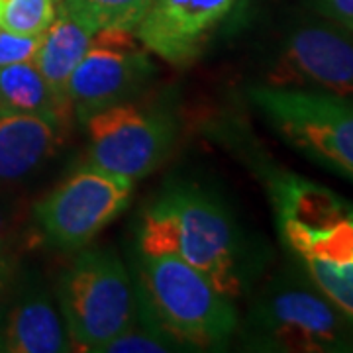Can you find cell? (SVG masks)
Returning <instances> with one entry per match:
<instances>
[{
    "instance_id": "1",
    "label": "cell",
    "mask_w": 353,
    "mask_h": 353,
    "mask_svg": "<svg viewBox=\"0 0 353 353\" xmlns=\"http://www.w3.org/2000/svg\"><path fill=\"white\" fill-rule=\"evenodd\" d=\"M139 253H173L196 267L230 301L252 289L261 269L259 252L238 220L208 189L175 183L143 210L138 226Z\"/></svg>"
},
{
    "instance_id": "2",
    "label": "cell",
    "mask_w": 353,
    "mask_h": 353,
    "mask_svg": "<svg viewBox=\"0 0 353 353\" xmlns=\"http://www.w3.org/2000/svg\"><path fill=\"white\" fill-rule=\"evenodd\" d=\"M261 173L287 259L353 326V202L273 165Z\"/></svg>"
},
{
    "instance_id": "3",
    "label": "cell",
    "mask_w": 353,
    "mask_h": 353,
    "mask_svg": "<svg viewBox=\"0 0 353 353\" xmlns=\"http://www.w3.org/2000/svg\"><path fill=\"white\" fill-rule=\"evenodd\" d=\"M236 334L250 352L353 353L347 318L290 261L255 290Z\"/></svg>"
},
{
    "instance_id": "4",
    "label": "cell",
    "mask_w": 353,
    "mask_h": 353,
    "mask_svg": "<svg viewBox=\"0 0 353 353\" xmlns=\"http://www.w3.org/2000/svg\"><path fill=\"white\" fill-rule=\"evenodd\" d=\"M136 294L141 310L183 350L222 347L238 332V310L196 267L179 255L136 252Z\"/></svg>"
},
{
    "instance_id": "5",
    "label": "cell",
    "mask_w": 353,
    "mask_h": 353,
    "mask_svg": "<svg viewBox=\"0 0 353 353\" xmlns=\"http://www.w3.org/2000/svg\"><path fill=\"white\" fill-rule=\"evenodd\" d=\"M55 296L71 347L104 352L138 316V294L126 265L110 248H83L65 267Z\"/></svg>"
},
{
    "instance_id": "6",
    "label": "cell",
    "mask_w": 353,
    "mask_h": 353,
    "mask_svg": "<svg viewBox=\"0 0 353 353\" xmlns=\"http://www.w3.org/2000/svg\"><path fill=\"white\" fill-rule=\"evenodd\" d=\"M248 97L287 145L353 183V97L261 83Z\"/></svg>"
},
{
    "instance_id": "7",
    "label": "cell",
    "mask_w": 353,
    "mask_h": 353,
    "mask_svg": "<svg viewBox=\"0 0 353 353\" xmlns=\"http://www.w3.org/2000/svg\"><path fill=\"white\" fill-rule=\"evenodd\" d=\"M261 85L353 97V32L310 10L281 26L269 46Z\"/></svg>"
},
{
    "instance_id": "8",
    "label": "cell",
    "mask_w": 353,
    "mask_h": 353,
    "mask_svg": "<svg viewBox=\"0 0 353 353\" xmlns=\"http://www.w3.org/2000/svg\"><path fill=\"white\" fill-rule=\"evenodd\" d=\"M83 124L88 165L134 183L152 175L171 155L179 128L171 108L136 99L94 112Z\"/></svg>"
},
{
    "instance_id": "9",
    "label": "cell",
    "mask_w": 353,
    "mask_h": 353,
    "mask_svg": "<svg viewBox=\"0 0 353 353\" xmlns=\"http://www.w3.org/2000/svg\"><path fill=\"white\" fill-rule=\"evenodd\" d=\"M134 185L87 163L36 202L34 224L50 245L79 252L126 210Z\"/></svg>"
},
{
    "instance_id": "10",
    "label": "cell",
    "mask_w": 353,
    "mask_h": 353,
    "mask_svg": "<svg viewBox=\"0 0 353 353\" xmlns=\"http://www.w3.org/2000/svg\"><path fill=\"white\" fill-rule=\"evenodd\" d=\"M155 73L150 50L132 30L94 32L67 83L69 110L85 122L94 112L138 99Z\"/></svg>"
},
{
    "instance_id": "11",
    "label": "cell",
    "mask_w": 353,
    "mask_h": 353,
    "mask_svg": "<svg viewBox=\"0 0 353 353\" xmlns=\"http://www.w3.org/2000/svg\"><path fill=\"white\" fill-rule=\"evenodd\" d=\"M238 0H152L134 34L143 48L175 67L194 63Z\"/></svg>"
},
{
    "instance_id": "12",
    "label": "cell",
    "mask_w": 353,
    "mask_h": 353,
    "mask_svg": "<svg viewBox=\"0 0 353 353\" xmlns=\"http://www.w3.org/2000/svg\"><path fill=\"white\" fill-rule=\"evenodd\" d=\"M71 350L57 296L36 269L18 263L0 352L63 353Z\"/></svg>"
},
{
    "instance_id": "13",
    "label": "cell",
    "mask_w": 353,
    "mask_h": 353,
    "mask_svg": "<svg viewBox=\"0 0 353 353\" xmlns=\"http://www.w3.org/2000/svg\"><path fill=\"white\" fill-rule=\"evenodd\" d=\"M61 120L39 114H0V189L38 173L61 139Z\"/></svg>"
},
{
    "instance_id": "14",
    "label": "cell",
    "mask_w": 353,
    "mask_h": 353,
    "mask_svg": "<svg viewBox=\"0 0 353 353\" xmlns=\"http://www.w3.org/2000/svg\"><path fill=\"white\" fill-rule=\"evenodd\" d=\"M90 38L92 34L87 28L75 22L63 8V4H59L55 20L39 39L34 65L38 67L51 90L63 102H67V83L83 55L87 53Z\"/></svg>"
},
{
    "instance_id": "15",
    "label": "cell",
    "mask_w": 353,
    "mask_h": 353,
    "mask_svg": "<svg viewBox=\"0 0 353 353\" xmlns=\"http://www.w3.org/2000/svg\"><path fill=\"white\" fill-rule=\"evenodd\" d=\"M0 106L4 112L39 114L61 122L69 112L67 102L51 90L34 61L0 67Z\"/></svg>"
},
{
    "instance_id": "16",
    "label": "cell",
    "mask_w": 353,
    "mask_h": 353,
    "mask_svg": "<svg viewBox=\"0 0 353 353\" xmlns=\"http://www.w3.org/2000/svg\"><path fill=\"white\" fill-rule=\"evenodd\" d=\"M69 16L90 34L101 30H136L152 0H61Z\"/></svg>"
},
{
    "instance_id": "17",
    "label": "cell",
    "mask_w": 353,
    "mask_h": 353,
    "mask_svg": "<svg viewBox=\"0 0 353 353\" xmlns=\"http://www.w3.org/2000/svg\"><path fill=\"white\" fill-rule=\"evenodd\" d=\"M61 0H0V30L39 38L55 20Z\"/></svg>"
},
{
    "instance_id": "18",
    "label": "cell",
    "mask_w": 353,
    "mask_h": 353,
    "mask_svg": "<svg viewBox=\"0 0 353 353\" xmlns=\"http://www.w3.org/2000/svg\"><path fill=\"white\" fill-rule=\"evenodd\" d=\"M183 350L181 343L161 330L138 304L134 324L116 336L102 353H167Z\"/></svg>"
},
{
    "instance_id": "19",
    "label": "cell",
    "mask_w": 353,
    "mask_h": 353,
    "mask_svg": "<svg viewBox=\"0 0 353 353\" xmlns=\"http://www.w3.org/2000/svg\"><path fill=\"white\" fill-rule=\"evenodd\" d=\"M39 38H28L18 36L12 32L0 30V67L2 65L22 63V61H34L36 51L39 48Z\"/></svg>"
},
{
    "instance_id": "20",
    "label": "cell",
    "mask_w": 353,
    "mask_h": 353,
    "mask_svg": "<svg viewBox=\"0 0 353 353\" xmlns=\"http://www.w3.org/2000/svg\"><path fill=\"white\" fill-rule=\"evenodd\" d=\"M18 271V261L8 250L0 252V340L6 324V314H8V304L12 296L14 279Z\"/></svg>"
},
{
    "instance_id": "21",
    "label": "cell",
    "mask_w": 353,
    "mask_h": 353,
    "mask_svg": "<svg viewBox=\"0 0 353 353\" xmlns=\"http://www.w3.org/2000/svg\"><path fill=\"white\" fill-rule=\"evenodd\" d=\"M312 12L353 30V0H304Z\"/></svg>"
},
{
    "instance_id": "22",
    "label": "cell",
    "mask_w": 353,
    "mask_h": 353,
    "mask_svg": "<svg viewBox=\"0 0 353 353\" xmlns=\"http://www.w3.org/2000/svg\"><path fill=\"white\" fill-rule=\"evenodd\" d=\"M16 218V204L14 201L0 189V252L8 250V240L12 236L14 220Z\"/></svg>"
},
{
    "instance_id": "23",
    "label": "cell",
    "mask_w": 353,
    "mask_h": 353,
    "mask_svg": "<svg viewBox=\"0 0 353 353\" xmlns=\"http://www.w3.org/2000/svg\"><path fill=\"white\" fill-rule=\"evenodd\" d=\"M2 112H4V110H2V106H0V114H2Z\"/></svg>"
}]
</instances>
